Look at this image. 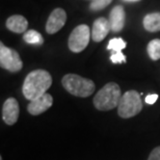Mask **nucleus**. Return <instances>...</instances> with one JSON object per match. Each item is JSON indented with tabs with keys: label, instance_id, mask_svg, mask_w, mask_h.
<instances>
[{
	"label": "nucleus",
	"instance_id": "1",
	"mask_svg": "<svg viewBox=\"0 0 160 160\" xmlns=\"http://www.w3.org/2000/svg\"><path fill=\"white\" fill-rule=\"evenodd\" d=\"M51 84H52V77L49 72L45 70H34L26 76L22 91L27 100L32 101L46 94Z\"/></svg>",
	"mask_w": 160,
	"mask_h": 160
},
{
	"label": "nucleus",
	"instance_id": "2",
	"mask_svg": "<svg viewBox=\"0 0 160 160\" xmlns=\"http://www.w3.org/2000/svg\"><path fill=\"white\" fill-rule=\"evenodd\" d=\"M122 98L120 86L114 82L105 84L94 98V105L98 110L107 111L119 106Z\"/></svg>",
	"mask_w": 160,
	"mask_h": 160
},
{
	"label": "nucleus",
	"instance_id": "3",
	"mask_svg": "<svg viewBox=\"0 0 160 160\" xmlns=\"http://www.w3.org/2000/svg\"><path fill=\"white\" fill-rule=\"evenodd\" d=\"M62 86L68 92L76 97H88L95 92V83L92 80L83 78L77 74H67L62 80Z\"/></svg>",
	"mask_w": 160,
	"mask_h": 160
},
{
	"label": "nucleus",
	"instance_id": "4",
	"mask_svg": "<svg viewBox=\"0 0 160 160\" xmlns=\"http://www.w3.org/2000/svg\"><path fill=\"white\" fill-rule=\"evenodd\" d=\"M142 109V101L140 99V94L136 91H128L122 96L118 113L123 119H130L137 116Z\"/></svg>",
	"mask_w": 160,
	"mask_h": 160
},
{
	"label": "nucleus",
	"instance_id": "5",
	"mask_svg": "<svg viewBox=\"0 0 160 160\" xmlns=\"http://www.w3.org/2000/svg\"><path fill=\"white\" fill-rule=\"evenodd\" d=\"M91 31L89 27L85 24L78 25L77 27L74 28L71 34L69 37L68 46L69 49L74 53L81 52L88 47L89 43V38H91Z\"/></svg>",
	"mask_w": 160,
	"mask_h": 160
},
{
	"label": "nucleus",
	"instance_id": "6",
	"mask_svg": "<svg viewBox=\"0 0 160 160\" xmlns=\"http://www.w3.org/2000/svg\"><path fill=\"white\" fill-rule=\"evenodd\" d=\"M0 66L2 69L8 70L9 72H19L23 67V62L19 53L14 49L0 44Z\"/></svg>",
	"mask_w": 160,
	"mask_h": 160
},
{
	"label": "nucleus",
	"instance_id": "7",
	"mask_svg": "<svg viewBox=\"0 0 160 160\" xmlns=\"http://www.w3.org/2000/svg\"><path fill=\"white\" fill-rule=\"evenodd\" d=\"M67 21V12L62 8H55L51 12L46 23V32L49 34L56 33L65 26Z\"/></svg>",
	"mask_w": 160,
	"mask_h": 160
},
{
	"label": "nucleus",
	"instance_id": "8",
	"mask_svg": "<svg viewBox=\"0 0 160 160\" xmlns=\"http://www.w3.org/2000/svg\"><path fill=\"white\" fill-rule=\"evenodd\" d=\"M53 98L50 94H44L41 97L34 99V100L30 101L27 106L28 112L32 116H39V114L45 112L47 109L52 106Z\"/></svg>",
	"mask_w": 160,
	"mask_h": 160
},
{
	"label": "nucleus",
	"instance_id": "9",
	"mask_svg": "<svg viewBox=\"0 0 160 160\" xmlns=\"http://www.w3.org/2000/svg\"><path fill=\"white\" fill-rule=\"evenodd\" d=\"M19 103L15 98H8L2 107V119L5 124L14 125L19 118Z\"/></svg>",
	"mask_w": 160,
	"mask_h": 160
},
{
	"label": "nucleus",
	"instance_id": "10",
	"mask_svg": "<svg viewBox=\"0 0 160 160\" xmlns=\"http://www.w3.org/2000/svg\"><path fill=\"white\" fill-rule=\"evenodd\" d=\"M110 30L111 26L109 20H107L105 18H98L94 22V25H92V39L94 40V42L100 43L107 37V34L109 33Z\"/></svg>",
	"mask_w": 160,
	"mask_h": 160
},
{
	"label": "nucleus",
	"instance_id": "11",
	"mask_svg": "<svg viewBox=\"0 0 160 160\" xmlns=\"http://www.w3.org/2000/svg\"><path fill=\"white\" fill-rule=\"evenodd\" d=\"M126 21V12L122 5H117L110 11L109 23L113 32H120L123 30Z\"/></svg>",
	"mask_w": 160,
	"mask_h": 160
},
{
	"label": "nucleus",
	"instance_id": "12",
	"mask_svg": "<svg viewBox=\"0 0 160 160\" xmlns=\"http://www.w3.org/2000/svg\"><path fill=\"white\" fill-rule=\"evenodd\" d=\"M6 27L15 33H23L28 27V22L23 16L14 15L6 20Z\"/></svg>",
	"mask_w": 160,
	"mask_h": 160
},
{
	"label": "nucleus",
	"instance_id": "13",
	"mask_svg": "<svg viewBox=\"0 0 160 160\" xmlns=\"http://www.w3.org/2000/svg\"><path fill=\"white\" fill-rule=\"evenodd\" d=\"M143 27L149 32L160 31V12H151L143 18Z\"/></svg>",
	"mask_w": 160,
	"mask_h": 160
},
{
	"label": "nucleus",
	"instance_id": "14",
	"mask_svg": "<svg viewBox=\"0 0 160 160\" xmlns=\"http://www.w3.org/2000/svg\"><path fill=\"white\" fill-rule=\"evenodd\" d=\"M23 40L27 44H31V45H42L44 43V39L42 37V34L33 29L26 31L23 36Z\"/></svg>",
	"mask_w": 160,
	"mask_h": 160
},
{
	"label": "nucleus",
	"instance_id": "15",
	"mask_svg": "<svg viewBox=\"0 0 160 160\" xmlns=\"http://www.w3.org/2000/svg\"><path fill=\"white\" fill-rule=\"evenodd\" d=\"M147 51L152 60H158L160 59V40L155 39L152 40L148 44Z\"/></svg>",
	"mask_w": 160,
	"mask_h": 160
},
{
	"label": "nucleus",
	"instance_id": "16",
	"mask_svg": "<svg viewBox=\"0 0 160 160\" xmlns=\"http://www.w3.org/2000/svg\"><path fill=\"white\" fill-rule=\"evenodd\" d=\"M126 48V42L121 38H114L109 41V43L107 45V49L108 50H112L114 52H119L123 49Z\"/></svg>",
	"mask_w": 160,
	"mask_h": 160
},
{
	"label": "nucleus",
	"instance_id": "17",
	"mask_svg": "<svg viewBox=\"0 0 160 160\" xmlns=\"http://www.w3.org/2000/svg\"><path fill=\"white\" fill-rule=\"evenodd\" d=\"M111 2H112V0H92L89 4V8L94 12L101 11V9L106 8L107 5H109Z\"/></svg>",
	"mask_w": 160,
	"mask_h": 160
},
{
	"label": "nucleus",
	"instance_id": "18",
	"mask_svg": "<svg viewBox=\"0 0 160 160\" xmlns=\"http://www.w3.org/2000/svg\"><path fill=\"white\" fill-rule=\"evenodd\" d=\"M110 60L112 63H122V62H126V56L124 55L122 51L119 52H114L113 54H111Z\"/></svg>",
	"mask_w": 160,
	"mask_h": 160
},
{
	"label": "nucleus",
	"instance_id": "19",
	"mask_svg": "<svg viewBox=\"0 0 160 160\" xmlns=\"http://www.w3.org/2000/svg\"><path fill=\"white\" fill-rule=\"evenodd\" d=\"M148 160H160V147H157V148L153 150Z\"/></svg>",
	"mask_w": 160,
	"mask_h": 160
},
{
	"label": "nucleus",
	"instance_id": "20",
	"mask_svg": "<svg viewBox=\"0 0 160 160\" xmlns=\"http://www.w3.org/2000/svg\"><path fill=\"white\" fill-rule=\"evenodd\" d=\"M158 99V95L157 94H151V95H148L145 99V102L147 104H150V105H153L157 101Z\"/></svg>",
	"mask_w": 160,
	"mask_h": 160
},
{
	"label": "nucleus",
	"instance_id": "21",
	"mask_svg": "<svg viewBox=\"0 0 160 160\" xmlns=\"http://www.w3.org/2000/svg\"><path fill=\"white\" fill-rule=\"evenodd\" d=\"M125 1H131V2H137V1H140V0H125Z\"/></svg>",
	"mask_w": 160,
	"mask_h": 160
},
{
	"label": "nucleus",
	"instance_id": "22",
	"mask_svg": "<svg viewBox=\"0 0 160 160\" xmlns=\"http://www.w3.org/2000/svg\"><path fill=\"white\" fill-rule=\"evenodd\" d=\"M91 1H92V0H91Z\"/></svg>",
	"mask_w": 160,
	"mask_h": 160
}]
</instances>
